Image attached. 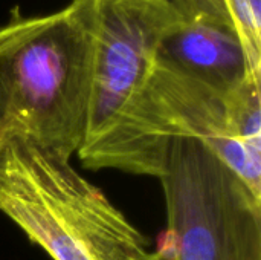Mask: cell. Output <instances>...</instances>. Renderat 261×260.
Segmentation results:
<instances>
[{"instance_id": "1", "label": "cell", "mask_w": 261, "mask_h": 260, "mask_svg": "<svg viewBox=\"0 0 261 260\" xmlns=\"http://www.w3.org/2000/svg\"><path fill=\"white\" fill-rule=\"evenodd\" d=\"M174 138L200 141L261 199V74L225 93L154 63L112 133L80 159L159 178Z\"/></svg>"}, {"instance_id": "2", "label": "cell", "mask_w": 261, "mask_h": 260, "mask_svg": "<svg viewBox=\"0 0 261 260\" xmlns=\"http://www.w3.org/2000/svg\"><path fill=\"white\" fill-rule=\"evenodd\" d=\"M93 67L89 0L44 15L14 6L0 26V133L69 161L87 121Z\"/></svg>"}, {"instance_id": "3", "label": "cell", "mask_w": 261, "mask_h": 260, "mask_svg": "<svg viewBox=\"0 0 261 260\" xmlns=\"http://www.w3.org/2000/svg\"><path fill=\"white\" fill-rule=\"evenodd\" d=\"M0 211L54 260H139L147 241L69 161L23 139L0 147Z\"/></svg>"}, {"instance_id": "4", "label": "cell", "mask_w": 261, "mask_h": 260, "mask_svg": "<svg viewBox=\"0 0 261 260\" xmlns=\"http://www.w3.org/2000/svg\"><path fill=\"white\" fill-rule=\"evenodd\" d=\"M159 179L176 260H261V199L200 141L171 139Z\"/></svg>"}, {"instance_id": "5", "label": "cell", "mask_w": 261, "mask_h": 260, "mask_svg": "<svg viewBox=\"0 0 261 260\" xmlns=\"http://www.w3.org/2000/svg\"><path fill=\"white\" fill-rule=\"evenodd\" d=\"M92 87L80 158L102 143L145 83L164 35L182 17L171 0H89Z\"/></svg>"}, {"instance_id": "6", "label": "cell", "mask_w": 261, "mask_h": 260, "mask_svg": "<svg viewBox=\"0 0 261 260\" xmlns=\"http://www.w3.org/2000/svg\"><path fill=\"white\" fill-rule=\"evenodd\" d=\"M154 63L225 93L261 74L251 67L237 28L184 18L164 35Z\"/></svg>"}, {"instance_id": "7", "label": "cell", "mask_w": 261, "mask_h": 260, "mask_svg": "<svg viewBox=\"0 0 261 260\" xmlns=\"http://www.w3.org/2000/svg\"><path fill=\"white\" fill-rule=\"evenodd\" d=\"M251 67L261 72V0H226Z\"/></svg>"}, {"instance_id": "8", "label": "cell", "mask_w": 261, "mask_h": 260, "mask_svg": "<svg viewBox=\"0 0 261 260\" xmlns=\"http://www.w3.org/2000/svg\"><path fill=\"white\" fill-rule=\"evenodd\" d=\"M180 17L187 21H210L236 26L226 0H171Z\"/></svg>"}, {"instance_id": "9", "label": "cell", "mask_w": 261, "mask_h": 260, "mask_svg": "<svg viewBox=\"0 0 261 260\" xmlns=\"http://www.w3.org/2000/svg\"><path fill=\"white\" fill-rule=\"evenodd\" d=\"M139 260H176L174 245L167 233H164V238L161 241V247L153 253H145Z\"/></svg>"}]
</instances>
